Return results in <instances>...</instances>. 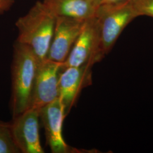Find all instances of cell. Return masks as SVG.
I'll return each mask as SVG.
<instances>
[{
  "mask_svg": "<svg viewBox=\"0 0 153 153\" xmlns=\"http://www.w3.org/2000/svg\"><path fill=\"white\" fill-rule=\"evenodd\" d=\"M56 16L42 1L37 2L16 23L17 42L32 49L40 61L47 58L55 29Z\"/></svg>",
  "mask_w": 153,
  "mask_h": 153,
  "instance_id": "obj_1",
  "label": "cell"
},
{
  "mask_svg": "<svg viewBox=\"0 0 153 153\" xmlns=\"http://www.w3.org/2000/svg\"><path fill=\"white\" fill-rule=\"evenodd\" d=\"M40 61L29 47L16 42L11 64L13 118L28 108L33 86Z\"/></svg>",
  "mask_w": 153,
  "mask_h": 153,
  "instance_id": "obj_2",
  "label": "cell"
},
{
  "mask_svg": "<svg viewBox=\"0 0 153 153\" xmlns=\"http://www.w3.org/2000/svg\"><path fill=\"white\" fill-rule=\"evenodd\" d=\"M94 16L98 30L99 54L102 60L126 26L138 16L131 0L99 6Z\"/></svg>",
  "mask_w": 153,
  "mask_h": 153,
  "instance_id": "obj_3",
  "label": "cell"
},
{
  "mask_svg": "<svg viewBox=\"0 0 153 153\" xmlns=\"http://www.w3.org/2000/svg\"><path fill=\"white\" fill-rule=\"evenodd\" d=\"M62 69L61 63L48 59L40 61L28 109L39 110L59 98V80Z\"/></svg>",
  "mask_w": 153,
  "mask_h": 153,
  "instance_id": "obj_4",
  "label": "cell"
},
{
  "mask_svg": "<svg viewBox=\"0 0 153 153\" xmlns=\"http://www.w3.org/2000/svg\"><path fill=\"white\" fill-rule=\"evenodd\" d=\"M101 60L99 54L98 30L95 16L86 20L63 68L94 66Z\"/></svg>",
  "mask_w": 153,
  "mask_h": 153,
  "instance_id": "obj_5",
  "label": "cell"
},
{
  "mask_svg": "<svg viewBox=\"0 0 153 153\" xmlns=\"http://www.w3.org/2000/svg\"><path fill=\"white\" fill-rule=\"evenodd\" d=\"M91 65L63 68L59 80V98L66 116L76 104L82 90L92 84ZM63 67V66H62Z\"/></svg>",
  "mask_w": 153,
  "mask_h": 153,
  "instance_id": "obj_6",
  "label": "cell"
},
{
  "mask_svg": "<svg viewBox=\"0 0 153 153\" xmlns=\"http://www.w3.org/2000/svg\"><path fill=\"white\" fill-rule=\"evenodd\" d=\"M39 117L45 130L46 143L53 153H76L69 146L62 136L63 121L65 118L63 105L56 99L39 110Z\"/></svg>",
  "mask_w": 153,
  "mask_h": 153,
  "instance_id": "obj_7",
  "label": "cell"
},
{
  "mask_svg": "<svg viewBox=\"0 0 153 153\" xmlns=\"http://www.w3.org/2000/svg\"><path fill=\"white\" fill-rule=\"evenodd\" d=\"M39 112L28 109L13 118L11 131L18 148L23 153H43L39 135Z\"/></svg>",
  "mask_w": 153,
  "mask_h": 153,
  "instance_id": "obj_8",
  "label": "cell"
},
{
  "mask_svg": "<svg viewBox=\"0 0 153 153\" xmlns=\"http://www.w3.org/2000/svg\"><path fill=\"white\" fill-rule=\"evenodd\" d=\"M85 21L56 16L53 35L47 59L63 64L68 57Z\"/></svg>",
  "mask_w": 153,
  "mask_h": 153,
  "instance_id": "obj_9",
  "label": "cell"
},
{
  "mask_svg": "<svg viewBox=\"0 0 153 153\" xmlns=\"http://www.w3.org/2000/svg\"><path fill=\"white\" fill-rule=\"evenodd\" d=\"M56 16L86 21L95 16L97 6L93 0H43Z\"/></svg>",
  "mask_w": 153,
  "mask_h": 153,
  "instance_id": "obj_10",
  "label": "cell"
},
{
  "mask_svg": "<svg viewBox=\"0 0 153 153\" xmlns=\"http://www.w3.org/2000/svg\"><path fill=\"white\" fill-rule=\"evenodd\" d=\"M20 150L14 141L10 123L0 121V153H19Z\"/></svg>",
  "mask_w": 153,
  "mask_h": 153,
  "instance_id": "obj_11",
  "label": "cell"
},
{
  "mask_svg": "<svg viewBox=\"0 0 153 153\" xmlns=\"http://www.w3.org/2000/svg\"><path fill=\"white\" fill-rule=\"evenodd\" d=\"M131 2L137 16L153 18V0H131Z\"/></svg>",
  "mask_w": 153,
  "mask_h": 153,
  "instance_id": "obj_12",
  "label": "cell"
},
{
  "mask_svg": "<svg viewBox=\"0 0 153 153\" xmlns=\"http://www.w3.org/2000/svg\"><path fill=\"white\" fill-rule=\"evenodd\" d=\"M128 1H130V0H93V2L97 6V7H98L99 6L119 3V2Z\"/></svg>",
  "mask_w": 153,
  "mask_h": 153,
  "instance_id": "obj_13",
  "label": "cell"
},
{
  "mask_svg": "<svg viewBox=\"0 0 153 153\" xmlns=\"http://www.w3.org/2000/svg\"><path fill=\"white\" fill-rule=\"evenodd\" d=\"M14 0H0V12L6 11L11 7Z\"/></svg>",
  "mask_w": 153,
  "mask_h": 153,
  "instance_id": "obj_14",
  "label": "cell"
}]
</instances>
